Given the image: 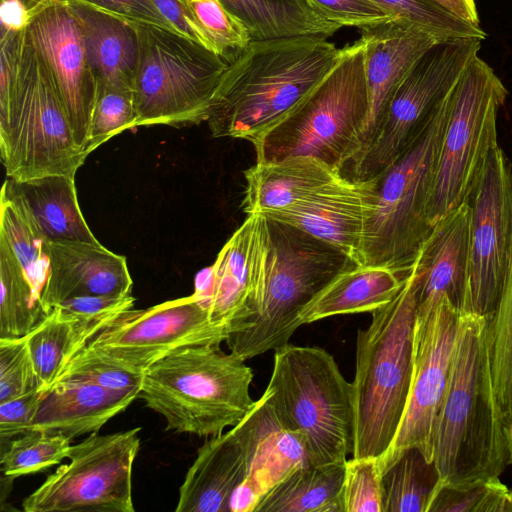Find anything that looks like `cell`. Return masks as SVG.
I'll return each mask as SVG.
<instances>
[{
	"label": "cell",
	"mask_w": 512,
	"mask_h": 512,
	"mask_svg": "<svg viewBox=\"0 0 512 512\" xmlns=\"http://www.w3.org/2000/svg\"><path fill=\"white\" fill-rule=\"evenodd\" d=\"M327 39L252 40L234 55L206 120L212 136L253 142L294 112L343 55Z\"/></svg>",
	"instance_id": "cell-1"
},
{
	"label": "cell",
	"mask_w": 512,
	"mask_h": 512,
	"mask_svg": "<svg viewBox=\"0 0 512 512\" xmlns=\"http://www.w3.org/2000/svg\"><path fill=\"white\" fill-rule=\"evenodd\" d=\"M417 262L397 295L358 329L352 382L354 458H379L393 442L408 401L418 302Z\"/></svg>",
	"instance_id": "cell-2"
},
{
	"label": "cell",
	"mask_w": 512,
	"mask_h": 512,
	"mask_svg": "<svg viewBox=\"0 0 512 512\" xmlns=\"http://www.w3.org/2000/svg\"><path fill=\"white\" fill-rule=\"evenodd\" d=\"M218 344L192 345L144 371L138 398L175 433L215 436L241 422L254 407L253 371Z\"/></svg>",
	"instance_id": "cell-3"
},
{
	"label": "cell",
	"mask_w": 512,
	"mask_h": 512,
	"mask_svg": "<svg viewBox=\"0 0 512 512\" xmlns=\"http://www.w3.org/2000/svg\"><path fill=\"white\" fill-rule=\"evenodd\" d=\"M0 155L7 178L75 177L87 155L77 145L54 78L21 31L8 93L0 98Z\"/></svg>",
	"instance_id": "cell-4"
},
{
	"label": "cell",
	"mask_w": 512,
	"mask_h": 512,
	"mask_svg": "<svg viewBox=\"0 0 512 512\" xmlns=\"http://www.w3.org/2000/svg\"><path fill=\"white\" fill-rule=\"evenodd\" d=\"M264 216V215H263ZM268 256L256 313L225 340L244 360L289 343L303 307L338 273L357 265L333 246L266 217Z\"/></svg>",
	"instance_id": "cell-5"
},
{
	"label": "cell",
	"mask_w": 512,
	"mask_h": 512,
	"mask_svg": "<svg viewBox=\"0 0 512 512\" xmlns=\"http://www.w3.org/2000/svg\"><path fill=\"white\" fill-rule=\"evenodd\" d=\"M282 425L301 436L308 464L346 463L354 443L352 382L320 347L275 350L265 389Z\"/></svg>",
	"instance_id": "cell-6"
},
{
	"label": "cell",
	"mask_w": 512,
	"mask_h": 512,
	"mask_svg": "<svg viewBox=\"0 0 512 512\" xmlns=\"http://www.w3.org/2000/svg\"><path fill=\"white\" fill-rule=\"evenodd\" d=\"M450 91L406 149L377 175V199L366 228L363 265L383 266L407 275L432 233L429 203Z\"/></svg>",
	"instance_id": "cell-7"
},
{
	"label": "cell",
	"mask_w": 512,
	"mask_h": 512,
	"mask_svg": "<svg viewBox=\"0 0 512 512\" xmlns=\"http://www.w3.org/2000/svg\"><path fill=\"white\" fill-rule=\"evenodd\" d=\"M487 318L460 313L445 392L437 413L433 463L444 488L467 490L491 479L490 414L484 387ZM431 502V504H432Z\"/></svg>",
	"instance_id": "cell-8"
},
{
	"label": "cell",
	"mask_w": 512,
	"mask_h": 512,
	"mask_svg": "<svg viewBox=\"0 0 512 512\" xmlns=\"http://www.w3.org/2000/svg\"><path fill=\"white\" fill-rule=\"evenodd\" d=\"M338 64L289 116L251 142L256 161L318 158L343 170L353 160L369 110L360 39L343 47Z\"/></svg>",
	"instance_id": "cell-9"
},
{
	"label": "cell",
	"mask_w": 512,
	"mask_h": 512,
	"mask_svg": "<svg viewBox=\"0 0 512 512\" xmlns=\"http://www.w3.org/2000/svg\"><path fill=\"white\" fill-rule=\"evenodd\" d=\"M132 86L138 126L198 124L208 118L229 61L170 28L136 22Z\"/></svg>",
	"instance_id": "cell-10"
},
{
	"label": "cell",
	"mask_w": 512,
	"mask_h": 512,
	"mask_svg": "<svg viewBox=\"0 0 512 512\" xmlns=\"http://www.w3.org/2000/svg\"><path fill=\"white\" fill-rule=\"evenodd\" d=\"M507 89L479 56L450 91V108L429 203L434 228L468 202L492 149L498 145L497 115Z\"/></svg>",
	"instance_id": "cell-11"
},
{
	"label": "cell",
	"mask_w": 512,
	"mask_h": 512,
	"mask_svg": "<svg viewBox=\"0 0 512 512\" xmlns=\"http://www.w3.org/2000/svg\"><path fill=\"white\" fill-rule=\"evenodd\" d=\"M140 430L94 432L72 445L69 462L59 465L23 500V510L134 512L132 468L140 448Z\"/></svg>",
	"instance_id": "cell-12"
},
{
	"label": "cell",
	"mask_w": 512,
	"mask_h": 512,
	"mask_svg": "<svg viewBox=\"0 0 512 512\" xmlns=\"http://www.w3.org/2000/svg\"><path fill=\"white\" fill-rule=\"evenodd\" d=\"M481 41H442L418 60L393 94L367 149L348 166L350 174L346 177L370 179L399 157L478 56Z\"/></svg>",
	"instance_id": "cell-13"
},
{
	"label": "cell",
	"mask_w": 512,
	"mask_h": 512,
	"mask_svg": "<svg viewBox=\"0 0 512 512\" xmlns=\"http://www.w3.org/2000/svg\"><path fill=\"white\" fill-rule=\"evenodd\" d=\"M470 205L469 257L460 313L489 318L512 270V160L496 145Z\"/></svg>",
	"instance_id": "cell-14"
},
{
	"label": "cell",
	"mask_w": 512,
	"mask_h": 512,
	"mask_svg": "<svg viewBox=\"0 0 512 512\" xmlns=\"http://www.w3.org/2000/svg\"><path fill=\"white\" fill-rule=\"evenodd\" d=\"M226 327L211 321L195 293L146 309H130L113 319L87 343L112 362L144 373L183 347L225 342Z\"/></svg>",
	"instance_id": "cell-15"
},
{
	"label": "cell",
	"mask_w": 512,
	"mask_h": 512,
	"mask_svg": "<svg viewBox=\"0 0 512 512\" xmlns=\"http://www.w3.org/2000/svg\"><path fill=\"white\" fill-rule=\"evenodd\" d=\"M459 316L447 296L430 308L416 310L408 401L393 442L377 458L382 474L410 448L419 449L433 463L435 421L448 381Z\"/></svg>",
	"instance_id": "cell-16"
},
{
	"label": "cell",
	"mask_w": 512,
	"mask_h": 512,
	"mask_svg": "<svg viewBox=\"0 0 512 512\" xmlns=\"http://www.w3.org/2000/svg\"><path fill=\"white\" fill-rule=\"evenodd\" d=\"M26 31L54 78L75 141L88 156L98 81L78 20L67 1L38 0L29 8Z\"/></svg>",
	"instance_id": "cell-17"
},
{
	"label": "cell",
	"mask_w": 512,
	"mask_h": 512,
	"mask_svg": "<svg viewBox=\"0 0 512 512\" xmlns=\"http://www.w3.org/2000/svg\"><path fill=\"white\" fill-rule=\"evenodd\" d=\"M268 241L266 217L248 215L217 255L212 266L198 275L197 294L213 323L228 333L258 310L264 287Z\"/></svg>",
	"instance_id": "cell-18"
},
{
	"label": "cell",
	"mask_w": 512,
	"mask_h": 512,
	"mask_svg": "<svg viewBox=\"0 0 512 512\" xmlns=\"http://www.w3.org/2000/svg\"><path fill=\"white\" fill-rule=\"evenodd\" d=\"M377 176L355 180L343 174L287 209L264 215L333 246L363 265L368 221L377 199Z\"/></svg>",
	"instance_id": "cell-19"
},
{
	"label": "cell",
	"mask_w": 512,
	"mask_h": 512,
	"mask_svg": "<svg viewBox=\"0 0 512 512\" xmlns=\"http://www.w3.org/2000/svg\"><path fill=\"white\" fill-rule=\"evenodd\" d=\"M359 39L363 45L369 110L355 156L349 165L367 149L393 94L414 65L433 46L442 42L401 18L361 30Z\"/></svg>",
	"instance_id": "cell-20"
},
{
	"label": "cell",
	"mask_w": 512,
	"mask_h": 512,
	"mask_svg": "<svg viewBox=\"0 0 512 512\" xmlns=\"http://www.w3.org/2000/svg\"><path fill=\"white\" fill-rule=\"evenodd\" d=\"M240 424L250 463L247 476L231 497L230 512H256L274 486L296 468L308 464L305 443L282 425L266 391Z\"/></svg>",
	"instance_id": "cell-21"
},
{
	"label": "cell",
	"mask_w": 512,
	"mask_h": 512,
	"mask_svg": "<svg viewBox=\"0 0 512 512\" xmlns=\"http://www.w3.org/2000/svg\"><path fill=\"white\" fill-rule=\"evenodd\" d=\"M49 273L41 294L47 314L55 305L81 296L132 295L133 281L126 257L101 243L47 241Z\"/></svg>",
	"instance_id": "cell-22"
},
{
	"label": "cell",
	"mask_w": 512,
	"mask_h": 512,
	"mask_svg": "<svg viewBox=\"0 0 512 512\" xmlns=\"http://www.w3.org/2000/svg\"><path fill=\"white\" fill-rule=\"evenodd\" d=\"M250 456L240 422L212 436L197 450L179 488L176 512H230L231 497L249 471Z\"/></svg>",
	"instance_id": "cell-23"
},
{
	"label": "cell",
	"mask_w": 512,
	"mask_h": 512,
	"mask_svg": "<svg viewBox=\"0 0 512 512\" xmlns=\"http://www.w3.org/2000/svg\"><path fill=\"white\" fill-rule=\"evenodd\" d=\"M140 388L110 389L89 381L57 380L47 388L28 432L73 440L99 430L138 398Z\"/></svg>",
	"instance_id": "cell-24"
},
{
	"label": "cell",
	"mask_w": 512,
	"mask_h": 512,
	"mask_svg": "<svg viewBox=\"0 0 512 512\" xmlns=\"http://www.w3.org/2000/svg\"><path fill=\"white\" fill-rule=\"evenodd\" d=\"M484 387L490 414V461L503 472L510 464L512 423V270L484 334Z\"/></svg>",
	"instance_id": "cell-25"
},
{
	"label": "cell",
	"mask_w": 512,
	"mask_h": 512,
	"mask_svg": "<svg viewBox=\"0 0 512 512\" xmlns=\"http://www.w3.org/2000/svg\"><path fill=\"white\" fill-rule=\"evenodd\" d=\"M470 205L463 203L434 226L416 262L418 308L436 305L444 296L461 310L469 257Z\"/></svg>",
	"instance_id": "cell-26"
},
{
	"label": "cell",
	"mask_w": 512,
	"mask_h": 512,
	"mask_svg": "<svg viewBox=\"0 0 512 512\" xmlns=\"http://www.w3.org/2000/svg\"><path fill=\"white\" fill-rule=\"evenodd\" d=\"M340 175V170L311 156L256 161L244 172L243 211L248 216L287 209Z\"/></svg>",
	"instance_id": "cell-27"
},
{
	"label": "cell",
	"mask_w": 512,
	"mask_h": 512,
	"mask_svg": "<svg viewBox=\"0 0 512 512\" xmlns=\"http://www.w3.org/2000/svg\"><path fill=\"white\" fill-rule=\"evenodd\" d=\"M67 2L81 27L98 87L132 91L139 58L136 21Z\"/></svg>",
	"instance_id": "cell-28"
},
{
	"label": "cell",
	"mask_w": 512,
	"mask_h": 512,
	"mask_svg": "<svg viewBox=\"0 0 512 512\" xmlns=\"http://www.w3.org/2000/svg\"><path fill=\"white\" fill-rule=\"evenodd\" d=\"M407 275L383 266L354 265L332 278L301 310V325L327 317L372 312L390 302Z\"/></svg>",
	"instance_id": "cell-29"
},
{
	"label": "cell",
	"mask_w": 512,
	"mask_h": 512,
	"mask_svg": "<svg viewBox=\"0 0 512 512\" xmlns=\"http://www.w3.org/2000/svg\"><path fill=\"white\" fill-rule=\"evenodd\" d=\"M75 177L49 175L5 184L23 201L47 241L100 242L90 230L77 199Z\"/></svg>",
	"instance_id": "cell-30"
},
{
	"label": "cell",
	"mask_w": 512,
	"mask_h": 512,
	"mask_svg": "<svg viewBox=\"0 0 512 512\" xmlns=\"http://www.w3.org/2000/svg\"><path fill=\"white\" fill-rule=\"evenodd\" d=\"M247 27L252 40L332 37L343 28L311 0H219Z\"/></svg>",
	"instance_id": "cell-31"
},
{
	"label": "cell",
	"mask_w": 512,
	"mask_h": 512,
	"mask_svg": "<svg viewBox=\"0 0 512 512\" xmlns=\"http://www.w3.org/2000/svg\"><path fill=\"white\" fill-rule=\"evenodd\" d=\"M113 319L83 317L53 307L25 336L39 387L49 388L73 354Z\"/></svg>",
	"instance_id": "cell-32"
},
{
	"label": "cell",
	"mask_w": 512,
	"mask_h": 512,
	"mask_svg": "<svg viewBox=\"0 0 512 512\" xmlns=\"http://www.w3.org/2000/svg\"><path fill=\"white\" fill-rule=\"evenodd\" d=\"M345 464L296 468L267 493L256 512H343Z\"/></svg>",
	"instance_id": "cell-33"
},
{
	"label": "cell",
	"mask_w": 512,
	"mask_h": 512,
	"mask_svg": "<svg viewBox=\"0 0 512 512\" xmlns=\"http://www.w3.org/2000/svg\"><path fill=\"white\" fill-rule=\"evenodd\" d=\"M0 235L8 241L41 299L49 273L47 240L23 201L5 183L0 197Z\"/></svg>",
	"instance_id": "cell-34"
},
{
	"label": "cell",
	"mask_w": 512,
	"mask_h": 512,
	"mask_svg": "<svg viewBox=\"0 0 512 512\" xmlns=\"http://www.w3.org/2000/svg\"><path fill=\"white\" fill-rule=\"evenodd\" d=\"M0 286V339L27 336L46 313L11 246L1 235Z\"/></svg>",
	"instance_id": "cell-35"
},
{
	"label": "cell",
	"mask_w": 512,
	"mask_h": 512,
	"mask_svg": "<svg viewBox=\"0 0 512 512\" xmlns=\"http://www.w3.org/2000/svg\"><path fill=\"white\" fill-rule=\"evenodd\" d=\"M438 483L434 463L406 450L383 474V512H428Z\"/></svg>",
	"instance_id": "cell-36"
},
{
	"label": "cell",
	"mask_w": 512,
	"mask_h": 512,
	"mask_svg": "<svg viewBox=\"0 0 512 512\" xmlns=\"http://www.w3.org/2000/svg\"><path fill=\"white\" fill-rule=\"evenodd\" d=\"M1 450V472L13 478L37 473L68 458L71 440L61 434L30 431L6 442Z\"/></svg>",
	"instance_id": "cell-37"
},
{
	"label": "cell",
	"mask_w": 512,
	"mask_h": 512,
	"mask_svg": "<svg viewBox=\"0 0 512 512\" xmlns=\"http://www.w3.org/2000/svg\"><path fill=\"white\" fill-rule=\"evenodd\" d=\"M393 18L406 19L441 41L487 37L480 24L466 21L435 0H372Z\"/></svg>",
	"instance_id": "cell-38"
},
{
	"label": "cell",
	"mask_w": 512,
	"mask_h": 512,
	"mask_svg": "<svg viewBox=\"0 0 512 512\" xmlns=\"http://www.w3.org/2000/svg\"><path fill=\"white\" fill-rule=\"evenodd\" d=\"M182 1L212 52L229 61L252 41L245 24L219 0Z\"/></svg>",
	"instance_id": "cell-39"
},
{
	"label": "cell",
	"mask_w": 512,
	"mask_h": 512,
	"mask_svg": "<svg viewBox=\"0 0 512 512\" xmlns=\"http://www.w3.org/2000/svg\"><path fill=\"white\" fill-rule=\"evenodd\" d=\"M132 91L98 87L90 126L88 153L113 136L138 127Z\"/></svg>",
	"instance_id": "cell-40"
},
{
	"label": "cell",
	"mask_w": 512,
	"mask_h": 512,
	"mask_svg": "<svg viewBox=\"0 0 512 512\" xmlns=\"http://www.w3.org/2000/svg\"><path fill=\"white\" fill-rule=\"evenodd\" d=\"M143 374L112 362L84 345L69 359L57 380L89 381L106 388L124 390L141 388Z\"/></svg>",
	"instance_id": "cell-41"
},
{
	"label": "cell",
	"mask_w": 512,
	"mask_h": 512,
	"mask_svg": "<svg viewBox=\"0 0 512 512\" xmlns=\"http://www.w3.org/2000/svg\"><path fill=\"white\" fill-rule=\"evenodd\" d=\"M343 512H383L382 473L377 458L347 460L342 488Z\"/></svg>",
	"instance_id": "cell-42"
},
{
	"label": "cell",
	"mask_w": 512,
	"mask_h": 512,
	"mask_svg": "<svg viewBox=\"0 0 512 512\" xmlns=\"http://www.w3.org/2000/svg\"><path fill=\"white\" fill-rule=\"evenodd\" d=\"M428 512H512L510 491L499 477L467 490L444 488Z\"/></svg>",
	"instance_id": "cell-43"
},
{
	"label": "cell",
	"mask_w": 512,
	"mask_h": 512,
	"mask_svg": "<svg viewBox=\"0 0 512 512\" xmlns=\"http://www.w3.org/2000/svg\"><path fill=\"white\" fill-rule=\"evenodd\" d=\"M39 388L26 337L0 339V403Z\"/></svg>",
	"instance_id": "cell-44"
},
{
	"label": "cell",
	"mask_w": 512,
	"mask_h": 512,
	"mask_svg": "<svg viewBox=\"0 0 512 512\" xmlns=\"http://www.w3.org/2000/svg\"><path fill=\"white\" fill-rule=\"evenodd\" d=\"M331 21L361 30L395 19L372 0H311Z\"/></svg>",
	"instance_id": "cell-45"
},
{
	"label": "cell",
	"mask_w": 512,
	"mask_h": 512,
	"mask_svg": "<svg viewBox=\"0 0 512 512\" xmlns=\"http://www.w3.org/2000/svg\"><path fill=\"white\" fill-rule=\"evenodd\" d=\"M47 388L29 391L19 397L0 403V440L8 442L28 433L31 421Z\"/></svg>",
	"instance_id": "cell-46"
},
{
	"label": "cell",
	"mask_w": 512,
	"mask_h": 512,
	"mask_svg": "<svg viewBox=\"0 0 512 512\" xmlns=\"http://www.w3.org/2000/svg\"><path fill=\"white\" fill-rule=\"evenodd\" d=\"M135 298L132 295L113 296H81L70 298L55 305L63 312L89 318H116L121 313L134 308Z\"/></svg>",
	"instance_id": "cell-47"
},
{
	"label": "cell",
	"mask_w": 512,
	"mask_h": 512,
	"mask_svg": "<svg viewBox=\"0 0 512 512\" xmlns=\"http://www.w3.org/2000/svg\"><path fill=\"white\" fill-rule=\"evenodd\" d=\"M121 16L136 22L170 28L149 0H66ZM171 29V28H170Z\"/></svg>",
	"instance_id": "cell-48"
},
{
	"label": "cell",
	"mask_w": 512,
	"mask_h": 512,
	"mask_svg": "<svg viewBox=\"0 0 512 512\" xmlns=\"http://www.w3.org/2000/svg\"><path fill=\"white\" fill-rule=\"evenodd\" d=\"M169 27L207 48L205 38L182 0H149Z\"/></svg>",
	"instance_id": "cell-49"
},
{
	"label": "cell",
	"mask_w": 512,
	"mask_h": 512,
	"mask_svg": "<svg viewBox=\"0 0 512 512\" xmlns=\"http://www.w3.org/2000/svg\"><path fill=\"white\" fill-rule=\"evenodd\" d=\"M1 31H21L29 20V9L21 0H1Z\"/></svg>",
	"instance_id": "cell-50"
},
{
	"label": "cell",
	"mask_w": 512,
	"mask_h": 512,
	"mask_svg": "<svg viewBox=\"0 0 512 512\" xmlns=\"http://www.w3.org/2000/svg\"><path fill=\"white\" fill-rule=\"evenodd\" d=\"M458 17L471 23L480 24L475 0H435Z\"/></svg>",
	"instance_id": "cell-51"
},
{
	"label": "cell",
	"mask_w": 512,
	"mask_h": 512,
	"mask_svg": "<svg viewBox=\"0 0 512 512\" xmlns=\"http://www.w3.org/2000/svg\"><path fill=\"white\" fill-rule=\"evenodd\" d=\"M510 462L512 463V423L509 428ZM512 493V491H510Z\"/></svg>",
	"instance_id": "cell-52"
},
{
	"label": "cell",
	"mask_w": 512,
	"mask_h": 512,
	"mask_svg": "<svg viewBox=\"0 0 512 512\" xmlns=\"http://www.w3.org/2000/svg\"><path fill=\"white\" fill-rule=\"evenodd\" d=\"M21 1H23V2L26 4V6H27V7H28V6H29V4H30V0H21Z\"/></svg>",
	"instance_id": "cell-53"
},
{
	"label": "cell",
	"mask_w": 512,
	"mask_h": 512,
	"mask_svg": "<svg viewBox=\"0 0 512 512\" xmlns=\"http://www.w3.org/2000/svg\"><path fill=\"white\" fill-rule=\"evenodd\" d=\"M510 496H511V509H512V493L510 492Z\"/></svg>",
	"instance_id": "cell-54"
}]
</instances>
